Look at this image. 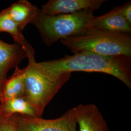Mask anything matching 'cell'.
<instances>
[{"label": "cell", "instance_id": "1", "mask_svg": "<svg viewBox=\"0 0 131 131\" xmlns=\"http://www.w3.org/2000/svg\"><path fill=\"white\" fill-rule=\"evenodd\" d=\"M46 75L57 78L73 72H100L111 75L131 89V56H103L81 52L60 58L38 62Z\"/></svg>", "mask_w": 131, "mask_h": 131}, {"label": "cell", "instance_id": "2", "mask_svg": "<svg viewBox=\"0 0 131 131\" xmlns=\"http://www.w3.org/2000/svg\"><path fill=\"white\" fill-rule=\"evenodd\" d=\"M60 41L73 54L85 52L103 56H131V34L88 29L83 35Z\"/></svg>", "mask_w": 131, "mask_h": 131}, {"label": "cell", "instance_id": "3", "mask_svg": "<svg viewBox=\"0 0 131 131\" xmlns=\"http://www.w3.org/2000/svg\"><path fill=\"white\" fill-rule=\"evenodd\" d=\"M93 12L85 10L49 16L42 13L40 9L31 24L38 29L43 43L49 46L59 40L84 34L88 30V24L95 17Z\"/></svg>", "mask_w": 131, "mask_h": 131}, {"label": "cell", "instance_id": "4", "mask_svg": "<svg viewBox=\"0 0 131 131\" xmlns=\"http://www.w3.org/2000/svg\"><path fill=\"white\" fill-rule=\"evenodd\" d=\"M27 59L28 65L25 68L24 97L32 105L37 117H41L45 108L70 80L71 73H67L57 78H52L41 70L35 56Z\"/></svg>", "mask_w": 131, "mask_h": 131}, {"label": "cell", "instance_id": "5", "mask_svg": "<svg viewBox=\"0 0 131 131\" xmlns=\"http://www.w3.org/2000/svg\"><path fill=\"white\" fill-rule=\"evenodd\" d=\"M18 131H77V123L72 109L60 117L49 119L41 117L14 115Z\"/></svg>", "mask_w": 131, "mask_h": 131}, {"label": "cell", "instance_id": "6", "mask_svg": "<svg viewBox=\"0 0 131 131\" xmlns=\"http://www.w3.org/2000/svg\"><path fill=\"white\" fill-rule=\"evenodd\" d=\"M105 0H49L40 9L49 16L75 13L85 10L99 9Z\"/></svg>", "mask_w": 131, "mask_h": 131}, {"label": "cell", "instance_id": "7", "mask_svg": "<svg viewBox=\"0 0 131 131\" xmlns=\"http://www.w3.org/2000/svg\"><path fill=\"white\" fill-rule=\"evenodd\" d=\"M72 110L79 131H109L107 122L94 104H81Z\"/></svg>", "mask_w": 131, "mask_h": 131}, {"label": "cell", "instance_id": "8", "mask_svg": "<svg viewBox=\"0 0 131 131\" xmlns=\"http://www.w3.org/2000/svg\"><path fill=\"white\" fill-rule=\"evenodd\" d=\"M86 28L115 33H131V25L122 16L118 7L102 16H95L88 23Z\"/></svg>", "mask_w": 131, "mask_h": 131}, {"label": "cell", "instance_id": "9", "mask_svg": "<svg viewBox=\"0 0 131 131\" xmlns=\"http://www.w3.org/2000/svg\"><path fill=\"white\" fill-rule=\"evenodd\" d=\"M26 58V52L19 44L8 43L0 39V83L4 84L7 79L10 70L18 67Z\"/></svg>", "mask_w": 131, "mask_h": 131}, {"label": "cell", "instance_id": "10", "mask_svg": "<svg viewBox=\"0 0 131 131\" xmlns=\"http://www.w3.org/2000/svg\"><path fill=\"white\" fill-rule=\"evenodd\" d=\"M10 17L23 32L37 15L40 9L27 0H19L7 8Z\"/></svg>", "mask_w": 131, "mask_h": 131}, {"label": "cell", "instance_id": "11", "mask_svg": "<svg viewBox=\"0 0 131 131\" xmlns=\"http://www.w3.org/2000/svg\"><path fill=\"white\" fill-rule=\"evenodd\" d=\"M25 68L15 69L13 74L5 80L0 92V103L11 99L24 97L25 85Z\"/></svg>", "mask_w": 131, "mask_h": 131}, {"label": "cell", "instance_id": "12", "mask_svg": "<svg viewBox=\"0 0 131 131\" xmlns=\"http://www.w3.org/2000/svg\"><path fill=\"white\" fill-rule=\"evenodd\" d=\"M16 115L37 117L33 106L24 97L0 103V117H9Z\"/></svg>", "mask_w": 131, "mask_h": 131}, {"label": "cell", "instance_id": "13", "mask_svg": "<svg viewBox=\"0 0 131 131\" xmlns=\"http://www.w3.org/2000/svg\"><path fill=\"white\" fill-rule=\"evenodd\" d=\"M0 32L8 33L13 38L15 43L24 49L27 56L35 52L31 45L24 37L19 27L10 17L6 8L0 12Z\"/></svg>", "mask_w": 131, "mask_h": 131}, {"label": "cell", "instance_id": "14", "mask_svg": "<svg viewBox=\"0 0 131 131\" xmlns=\"http://www.w3.org/2000/svg\"><path fill=\"white\" fill-rule=\"evenodd\" d=\"M0 131H18L14 116L9 117H0Z\"/></svg>", "mask_w": 131, "mask_h": 131}, {"label": "cell", "instance_id": "15", "mask_svg": "<svg viewBox=\"0 0 131 131\" xmlns=\"http://www.w3.org/2000/svg\"><path fill=\"white\" fill-rule=\"evenodd\" d=\"M119 11L122 16L131 25V2L129 1L121 6H118Z\"/></svg>", "mask_w": 131, "mask_h": 131}, {"label": "cell", "instance_id": "16", "mask_svg": "<svg viewBox=\"0 0 131 131\" xmlns=\"http://www.w3.org/2000/svg\"><path fill=\"white\" fill-rule=\"evenodd\" d=\"M4 84H2V83H0V92H1V91L2 90V86H3V85Z\"/></svg>", "mask_w": 131, "mask_h": 131}]
</instances>
